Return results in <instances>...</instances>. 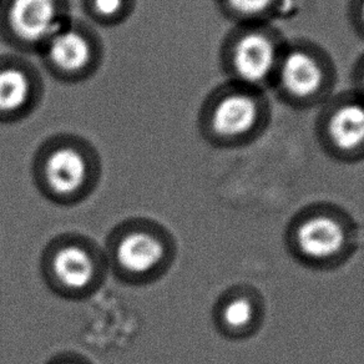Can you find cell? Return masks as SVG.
I'll return each instance as SVG.
<instances>
[{"label": "cell", "instance_id": "obj_5", "mask_svg": "<svg viewBox=\"0 0 364 364\" xmlns=\"http://www.w3.org/2000/svg\"><path fill=\"white\" fill-rule=\"evenodd\" d=\"M34 173L49 193L71 196L94 180L99 155L85 137L59 132L41 144L34 157Z\"/></svg>", "mask_w": 364, "mask_h": 364}, {"label": "cell", "instance_id": "obj_12", "mask_svg": "<svg viewBox=\"0 0 364 364\" xmlns=\"http://www.w3.org/2000/svg\"><path fill=\"white\" fill-rule=\"evenodd\" d=\"M223 18L232 24L273 23L284 0H215Z\"/></svg>", "mask_w": 364, "mask_h": 364}, {"label": "cell", "instance_id": "obj_16", "mask_svg": "<svg viewBox=\"0 0 364 364\" xmlns=\"http://www.w3.org/2000/svg\"><path fill=\"white\" fill-rule=\"evenodd\" d=\"M352 90L364 99V53L358 56L352 69Z\"/></svg>", "mask_w": 364, "mask_h": 364}, {"label": "cell", "instance_id": "obj_9", "mask_svg": "<svg viewBox=\"0 0 364 364\" xmlns=\"http://www.w3.org/2000/svg\"><path fill=\"white\" fill-rule=\"evenodd\" d=\"M166 256L164 243L145 230L124 235L115 250L117 264L130 274H149Z\"/></svg>", "mask_w": 364, "mask_h": 364}, {"label": "cell", "instance_id": "obj_11", "mask_svg": "<svg viewBox=\"0 0 364 364\" xmlns=\"http://www.w3.org/2000/svg\"><path fill=\"white\" fill-rule=\"evenodd\" d=\"M51 272L63 287L79 292L92 282L97 274V264L85 247L66 245L51 258Z\"/></svg>", "mask_w": 364, "mask_h": 364}, {"label": "cell", "instance_id": "obj_2", "mask_svg": "<svg viewBox=\"0 0 364 364\" xmlns=\"http://www.w3.org/2000/svg\"><path fill=\"white\" fill-rule=\"evenodd\" d=\"M338 71L323 46L306 38L287 39L269 91L287 107L317 110L336 94Z\"/></svg>", "mask_w": 364, "mask_h": 364}, {"label": "cell", "instance_id": "obj_7", "mask_svg": "<svg viewBox=\"0 0 364 364\" xmlns=\"http://www.w3.org/2000/svg\"><path fill=\"white\" fill-rule=\"evenodd\" d=\"M314 135L329 155L341 160L364 157V99L352 89L339 91L317 109Z\"/></svg>", "mask_w": 364, "mask_h": 364}, {"label": "cell", "instance_id": "obj_17", "mask_svg": "<svg viewBox=\"0 0 364 364\" xmlns=\"http://www.w3.org/2000/svg\"><path fill=\"white\" fill-rule=\"evenodd\" d=\"M63 364H73V363H63Z\"/></svg>", "mask_w": 364, "mask_h": 364}, {"label": "cell", "instance_id": "obj_13", "mask_svg": "<svg viewBox=\"0 0 364 364\" xmlns=\"http://www.w3.org/2000/svg\"><path fill=\"white\" fill-rule=\"evenodd\" d=\"M137 0H81V9L92 26L117 28L136 11Z\"/></svg>", "mask_w": 364, "mask_h": 364}, {"label": "cell", "instance_id": "obj_3", "mask_svg": "<svg viewBox=\"0 0 364 364\" xmlns=\"http://www.w3.org/2000/svg\"><path fill=\"white\" fill-rule=\"evenodd\" d=\"M286 43L273 23L233 24L220 46V68L226 80L268 92Z\"/></svg>", "mask_w": 364, "mask_h": 364}, {"label": "cell", "instance_id": "obj_14", "mask_svg": "<svg viewBox=\"0 0 364 364\" xmlns=\"http://www.w3.org/2000/svg\"><path fill=\"white\" fill-rule=\"evenodd\" d=\"M253 318V307L246 299H235L230 301L223 311V319L230 328L238 329L251 323Z\"/></svg>", "mask_w": 364, "mask_h": 364}, {"label": "cell", "instance_id": "obj_1", "mask_svg": "<svg viewBox=\"0 0 364 364\" xmlns=\"http://www.w3.org/2000/svg\"><path fill=\"white\" fill-rule=\"evenodd\" d=\"M272 114L267 91L226 80L201 102L198 132L213 146H245L262 136L272 122Z\"/></svg>", "mask_w": 364, "mask_h": 364}, {"label": "cell", "instance_id": "obj_8", "mask_svg": "<svg viewBox=\"0 0 364 364\" xmlns=\"http://www.w3.org/2000/svg\"><path fill=\"white\" fill-rule=\"evenodd\" d=\"M44 95V79L33 61L14 51L0 54V125L31 117Z\"/></svg>", "mask_w": 364, "mask_h": 364}, {"label": "cell", "instance_id": "obj_6", "mask_svg": "<svg viewBox=\"0 0 364 364\" xmlns=\"http://www.w3.org/2000/svg\"><path fill=\"white\" fill-rule=\"evenodd\" d=\"M70 0H0V41L21 55H38L70 18Z\"/></svg>", "mask_w": 364, "mask_h": 364}, {"label": "cell", "instance_id": "obj_10", "mask_svg": "<svg viewBox=\"0 0 364 364\" xmlns=\"http://www.w3.org/2000/svg\"><path fill=\"white\" fill-rule=\"evenodd\" d=\"M346 243L343 226L328 216H314L306 220L297 231L301 252L314 259H326L339 253Z\"/></svg>", "mask_w": 364, "mask_h": 364}, {"label": "cell", "instance_id": "obj_15", "mask_svg": "<svg viewBox=\"0 0 364 364\" xmlns=\"http://www.w3.org/2000/svg\"><path fill=\"white\" fill-rule=\"evenodd\" d=\"M347 18L352 31L364 41V0H348Z\"/></svg>", "mask_w": 364, "mask_h": 364}, {"label": "cell", "instance_id": "obj_4", "mask_svg": "<svg viewBox=\"0 0 364 364\" xmlns=\"http://www.w3.org/2000/svg\"><path fill=\"white\" fill-rule=\"evenodd\" d=\"M38 56L54 80L76 85L90 80L102 69L105 46L95 26L70 16L41 46Z\"/></svg>", "mask_w": 364, "mask_h": 364}]
</instances>
